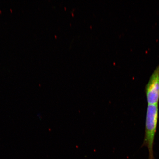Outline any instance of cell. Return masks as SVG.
<instances>
[{
  "label": "cell",
  "mask_w": 159,
  "mask_h": 159,
  "mask_svg": "<svg viewBox=\"0 0 159 159\" xmlns=\"http://www.w3.org/2000/svg\"><path fill=\"white\" fill-rule=\"evenodd\" d=\"M158 114V105H148L143 145L148 147L150 159L153 158L154 143L157 126Z\"/></svg>",
  "instance_id": "cell-1"
},
{
  "label": "cell",
  "mask_w": 159,
  "mask_h": 159,
  "mask_svg": "<svg viewBox=\"0 0 159 159\" xmlns=\"http://www.w3.org/2000/svg\"><path fill=\"white\" fill-rule=\"evenodd\" d=\"M148 105H158L159 102V64L150 77L145 88Z\"/></svg>",
  "instance_id": "cell-2"
}]
</instances>
